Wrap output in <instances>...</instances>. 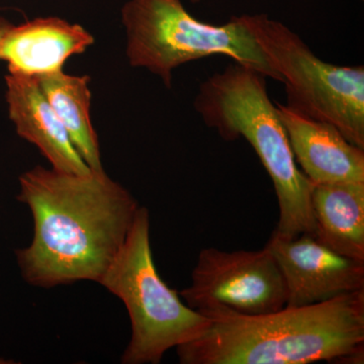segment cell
I'll use <instances>...</instances> for the list:
<instances>
[{
	"label": "cell",
	"instance_id": "cell-1",
	"mask_svg": "<svg viewBox=\"0 0 364 364\" xmlns=\"http://www.w3.org/2000/svg\"><path fill=\"white\" fill-rule=\"evenodd\" d=\"M33 237L16 251L23 279L40 287L98 282L123 246L138 203L104 170L66 173L37 166L20 177Z\"/></svg>",
	"mask_w": 364,
	"mask_h": 364
},
{
	"label": "cell",
	"instance_id": "cell-2",
	"mask_svg": "<svg viewBox=\"0 0 364 364\" xmlns=\"http://www.w3.org/2000/svg\"><path fill=\"white\" fill-rule=\"evenodd\" d=\"M203 315L205 332L176 347L182 364L363 363L364 289L263 315Z\"/></svg>",
	"mask_w": 364,
	"mask_h": 364
},
{
	"label": "cell",
	"instance_id": "cell-3",
	"mask_svg": "<svg viewBox=\"0 0 364 364\" xmlns=\"http://www.w3.org/2000/svg\"><path fill=\"white\" fill-rule=\"evenodd\" d=\"M196 109L227 141L244 138L259 157L274 186L279 217L274 233L284 238L315 235L313 183L296 164L267 77L236 63L200 85Z\"/></svg>",
	"mask_w": 364,
	"mask_h": 364
},
{
	"label": "cell",
	"instance_id": "cell-4",
	"mask_svg": "<svg viewBox=\"0 0 364 364\" xmlns=\"http://www.w3.org/2000/svg\"><path fill=\"white\" fill-rule=\"evenodd\" d=\"M98 284L126 306L131 340L124 364H158L169 349L202 336L210 320L165 284L153 260L149 210L140 207L123 246Z\"/></svg>",
	"mask_w": 364,
	"mask_h": 364
},
{
	"label": "cell",
	"instance_id": "cell-5",
	"mask_svg": "<svg viewBox=\"0 0 364 364\" xmlns=\"http://www.w3.org/2000/svg\"><path fill=\"white\" fill-rule=\"evenodd\" d=\"M122 18L131 65L148 69L167 86L177 67L213 55H225L282 82L243 16L215 26L196 20L181 0H130Z\"/></svg>",
	"mask_w": 364,
	"mask_h": 364
},
{
	"label": "cell",
	"instance_id": "cell-6",
	"mask_svg": "<svg viewBox=\"0 0 364 364\" xmlns=\"http://www.w3.org/2000/svg\"><path fill=\"white\" fill-rule=\"evenodd\" d=\"M286 85L287 107L338 129L364 149V68L318 58L301 38L267 14L243 16Z\"/></svg>",
	"mask_w": 364,
	"mask_h": 364
},
{
	"label": "cell",
	"instance_id": "cell-7",
	"mask_svg": "<svg viewBox=\"0 0 364 364\" xmlns=\"http://www.w3.org/2000/svg\"><path fill=\"white\" fill-rule=\"evenodd\" d=\"M205 314L227 311L243 316L277 312L287 305V289L277 260L267 247L256 251L203 249L191 286L179 294Z\"/></svg>",
	"mask_w": 364,
	"mask_h": 364
},
{
	"label": "cell",
	"instance_id": "cell-8",
	"mask_svg": "<svg viewBox=\"0 0 364 364\" xmlns=\"http://www.w3.org/2000/svg\"><path fill=\"white\" fill-rule=\"evenodd\" d=\"M265 247L284 277L287 306L315 305L364 289V261L337 253L313 235L284 238L273 232Z\"/></svg>",
	"mask_w": 364,
	"mask_h": 364
},
{
	"label": "cell",
	"instance_id": "cell-9",
	"mask_svg": "<svg viewBox=\"0 0 364 364\" xmlns=\"http://www.w3.org/2000/svg\"><path fill=\"white\" fill-rule=\"evenodd\" d=\"M296 164L313 184L364 181V149L338 129L277 105Z\"/></svg>",
	"mask_w": 364,
	"mask_h": 364
},
{
	"label": "cell",
	"instance_id": "cell-10",
	"mask_svg": "<svg viewBox=\"0 0 364 364\" xmlns=\"http://www.w3.org/2000/svg\"><path fill=\"white\" fill-rule=\"evenodd\" d=\"M6 80L9 117L18 135L37 146L52 168L73 174L90 172L48 102L37 77L9 72Z\"/></svg>",
	"mask_w": 364,
	"mask_h": 364
},
{
	"label": "cell",
	"instance_id": "cell-11",
	"mask_svg": "<svg viewBox=\"0 0 364 364\" xmlns=\"http://www.w3.org/2000/svg\"><path fill=\"white\" fill-rule=\"evenodd\" d=\"M92 43L82 26L61 18H37L9 26L0 44V59L9 63V72L40 75L61 70L69 57L85 52Z\"/></svg>",
	"mask_w": 364,
	"mask_h": 364
},
{
	"label": "cell",
	"instance_id": "cell-12",
	"mask_svg": "<svg viewBox=\"0 0 364 364\" xmlns=\"http://www.w3.org/2000/svg\"><path fill=\"white\" fill-rule=\"evenodd\" d=\"M316 239L337 253L364 261V181L313 184Z\"/></svg>",
	"mask_w": 364,
	"mask_h": 364
},
{
	"label": "cell",
	"instance_id": "cell-13",
	"mask_svg": "<svg viewBox=\"0 0 364 364\" xmlns=\"http://www.w3.org/2000/svg\"><path fill=\"white\" fill-rule=\"evenodd\" d=\"M72 143L91 170H104L100 144L90 119L88 76H72L61 70L36 75Z\"/></svg>",
	"mask_w": 364,
	"mask_h": 364
},
{
	"label": "cell",
	"instance_id": "cell-14",
	"mask_svg": "<svg viewBox=\"0 0 364 364\" xmlns=\"http://www.w3.org/2000/svg\"><path fill=\"white\" fill-rule=\"evenodd\" d=\"M9 26L11 25H9L6 21L0 20V44H1L2 38H4V33H6Z\"/></svg>",
	"mask_w": 364,
	"mask_h": 364
},
{
	"label": "cell",
	"instance_id": "cell-15",
	"mask_svg": "<svg viewBox=\"0 0 364 364\" xmlns=\"http://www.w3.org/2000/svg\"><path fill=\"white\" fill-rule=\"evenodd\" d=\"M191 1H193V2H198V1H200V0H191Z\"/></svg>",
	"mask_w": 364,
	"mask_h": 364
},
{
	"label": "cell",
	"instance_id": "cell-16",
	"mask_svg": "<svg viewBox=\"0 0 364 364\" xmlns=\"http://www.w3.org/2000/svg\"><path fill=\"white\" fill-rule=\"evenodd\" d=\"M0 363H6V361H1L0 360Z\"/></svg>",
	"mask_w": 364,
	"mask_h": 364
}]
</instances>
